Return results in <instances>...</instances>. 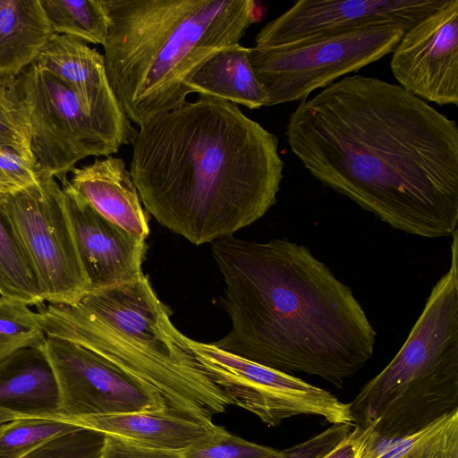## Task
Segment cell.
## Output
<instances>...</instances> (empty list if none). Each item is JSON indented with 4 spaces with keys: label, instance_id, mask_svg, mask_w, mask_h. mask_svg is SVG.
Segmentation results:
<instances>
[{
    "label": "cell",
    "instance_id": "cell-1",
    "mask_svg": "<svg viewBox=\"0 0 458 458\" xmlns=\"http://www.w3.org/2000/svg\"><path fill=\"white\" fill-rule=\"evenodd\" d=\"M292 152L324 185L425 238L458 225V125L401 86L354 74L301 100Z\"/></svg>",
    "mask_w": 458,
    "mask_h": 458
},
{
    "label": "cell",
    "instance_id": "cell-2",
    "mask_svg": "<svg viewBox=\"0 0 458 458\" xmlns=\"http://www.w3.org/2000/svg\"><path fill=\"white\" fill-rule=\"evenodd\" d=\"M231 320L216 347L337 387L374 354L376 331L350 287L304 245L227 236L212 242Z\"/></svg>",
    "mask_w": 458,
    "mask_h": 458
},
{
    "label": "cell",
    "instance_id": "cell-3",
    "mask_svg": "<svg viewBox=\"0 0 458 458\" xmlns=\"http://www.w3.org/2000/svg\"><path fill=\"white\" fill-rule=\"evenodd\" d=\"M131 143L143 207L193 244L233 235L276 202L278 138L233 103L199 95L140 125Z\"/></svg>",
    "mask_w": 458,
    "mask_h": 458
},
{
    "label": "cell",
    "instance_id": "cell-4",
    "mask_svg": "<svg viewBox=\"0 0 458 458\" xmlns=\"http://www.w3.org/2000/svg\"><path fill=\"white\" fill-rule=\"evenodd\" d=\"M109 83L137 125L185 103L193 72L256 22L252 0H102Z\"/></svg>",
    "mask_w": 458,
    "mask_h": 458
},
{
    "label": "cell",
    "instance_id": "cell-5",
    "mask_svg": "<svg viewBox=\"0 0 458 458\" xmlns=\"http://www.w3.org/2000/svg\"><path fill=\"white\" fill-rule=\"evenodd\" d=\"M405 343L349 403L353 426L403 436L458 410V231Z\"/></svg>",
    "mask_w": 458,
    "mask_h": 458
},
{
    "label": "cell",
    "instance_id": "cell-6",
    "mask_svg": "<svg viewBox=\"0 0 458 458\" xmlns=\"http://www.w3.org/2000/svg\"><path fill=\"white\" fill-rule=\"evenodd\" d=\"M170 346L147 347L122 335L80 304L71 308L69 338L106 357L162 409L201 423H212L229 401L203 370L191 339L168 324Z\"/></svg>",
    "mask_w": 458,
    "mask_h": 458
},
{
    "label": "cell",
    "instance_id": "cell-7",
    "mask_svg": "<svg viewBox=\"0 0 458 458\" xmlns=\"http://www.w3.org/2000/svg\"><path fill=\"white\" fill-rule=\"evenodd\" d=\"M405 31L395 23H378L281 45L254 46L250 47V62L267 93L266 106L301 101L391 53Z\"/></svg>",
    "mask_w": 458,
    "mask_h": 458
},
{
    "label": "cell",
    "instance_id": "cell-8",
    "mask_svg": "<svg viewBox=\"0 0 458 458\" xmlns=\"http://www.w3.org/2000/svg\"><path fill=\"white\" fill-rule=\"evenodd\" d=\"M13 81L27 112L37 174L64 183L80 160L119 151L121 147L57 78L31 64Z\"/></svg>",
    "mask_w": 458,
    "mask_h": 458
},
{
    "label": "cell",
    "instance_id": "cell-9",
    "mask_svg": "<svg viewBox=\"0 0 458 458\" xmlns=\"http://www.w3.org/2000/svg\"><path fill=\"white\" fill-rule=\"evenodd\" d=\"M33 267L44 302L72 304L88 289L64 203L53 176L4 194L0 204Z\"/></svg>",
    "mask_w": 458,
    "mask_h": 458
},
{
    "label": "cell",
    "instance_id": "cell-10",
    "mask_svg": "<svg viewBox=\"0 0 458 458\" xmlns=\"http://www.w3.org/2000/svg\"><path fill=\"white\" fill-rule=\"evenodd\" d=\"M208 377L230 404L257 416L268 427L298 415H312L331 424H352L349 403L330 392L279 371L191 340Z\"/></svg>",
    "mask_w": 458,
    "mask_h": 458
},
{
    "label": "cell",
    "instance_id": "cell-11",
    "mask_svg": "<svg viewBox=\"0 0 458 458\" xmlns=\"http://www.w3.org/2000/svg\"><path fill=\"white\" fill-rule=\"evenodd\" d=\"M42 347L56 381L60 414L81 417L164 410L97 351L49 335Z\"/></svg>",
    "mask_w": 458,
    "mask_h": 458
},
{
    "label": "cell",
    "instance_id": "cell-12",
    "mask_svg": "<svg viewBox=\"0 0 458 458\" xmlns=\"http://www.w3.org/2000/svg\"><path fill=\"white\" fill-rule=\"evenodd\" d=\"M392 52L399 86L428 103L458 105V0L405 31Z\"/></svg>",
    "mask_w": 458,
    "mask_h": 458
},
{
    "label": "cell",
    "instance_id": "cell-13",
    "mask_svg": "<svg viewBox=\"0 0 458 458\" xmlns=\"http://www.w3.org/2000/svg\"><path fill=\"white\" fill-rule=\"evenodd\" d=\"M447 0H300L267 22L255 47L294 42L357 27L395 23L407 31Z\"/></svg>",
    "mask_w": 458,
    "mask_h": 458
},
{
    "label": "cell",
    "instance_id": "cell-14",
    "mask_svg": "<svg viewBox=\"0 0 458 458\" xmlns=\"http://www.w3.org/2000/svg\"><path fill=\"white\" fill-rule=\"evenodd\" d=\"M63 197L76 250L93 292L141 278L146 240L138 238L99 215L68 185Z\"/></svg>",
    "mask_w": 458,
    "mask_h": 458
},
{
    "label": "cell",
    "instance_id": "cell-15",
    "mask_svg": "<svg viewBox=\"0 0 458 458\" xmlns=\"http://www.w3.org/2000/svg\"><path fill=\"white\" fill-rule=\"evenodd\" d=\"M33 64L66 85L120 147L131 143L137 130L111 88L102 54L80 38L54 33Z\"/></svg>",
    "mask_w": 458,
    "mask_h": 458
},
{
    "label": "cell",
    "instance_id": "cell-16",
    "mask_svg": "<svg viewBox=\"0 0 458 458\" xmlns=\"http://www.w3.org/2000/svg\"><path fill=\"white\" fill-rule=\"evenodd\" d=\"M77 302L138 344L157 350L170 346V310L158 299L147 276L88 292Z\"/></svg>",
    "mask_w": 458,
    "mask_h": 458
},
{
    "label": "cell",
    "instance_id": "cell-17",
    "mask_svg": "<svg viewBox=\"0 0 458 458\" xmlns=\"http://www.w3.org/2000/svg\"><path fill=\"white\" fill-rule=\"evenodd\" d=\"M71 189L99 215L129 233L146 240L148 218L124 161L113 156L74 167Z\"/></svg>",
    "mask_w": 458,
    "mask_h": 458
},
{
    "label": "cell",
    "instance_id": "cell-18",
    "mask_svg": "<svg viewBox=\"0 0 458 458\" xmlns=\"http://www.w3.org/2000/svg\"><path fill=\"white\" fill-rule=\"evenodd\" d=\"M52 419L66 420L81 428L135 445L179 452L221 428L213 422H197L165 410L81 417H66L56 412Z\"/></svg>",
    "mask_w": 458,
    "mask_h": 458
},
{
    "label": "cell",
    "instance_id": "cell-19",
    "mask_svg": "<svg viewBox=\"0 0 458 458\" xmlns=\"http://www.w3.org/2000/svg\"><path fill=\"white\" fill-rule=\"evenodd\" d=\"M42 344L0 361V426L59 411L56 381Z\"/></svg>",
    "mask_w": 458,
    "mask_h": 458
},
{
    "label": "cell",
    "instance_id": "cell-20",
    "mask_svg": "<svg viewBox=\"0 0 458 458\" xmlns=\"http://www.w3.org/2000/svg\"><path fill=\"white\" fill-rule=\"evenodd\" d=\"M190 94L220 98L249 109L266 106L267 93L250 62V47L222 48L203 61L188 82Z\"/></svg>",
    "mask_w": 458,
    "mask_h": 458
},
{
    "label": "cell",
    "instance_id": "cell-21",
    "mask_svg": "<svg viewBox=\"0 0 458 458\" xmlns=\"http://www.w3.org/2000/svg\"><path fill=\"white\" fill-rule=\"evenodd\" d=\"M53 34L40 0H0V81L33 64Z\"/></svg>",
    "mask_w": 458,
    "mask_h": 458
},
{
    "label": "cell",
    "instance_id": "cell-22",
    "mask_svg": "<svg viewBox=\"0 0 458 458\" xmlns=\"http://www.w3.org/2000/svg\"><path fill=\"white\" fill-rule=\"evenodd\" d=\"M357 428L360 458H458V410L403 436Z\"/></svg>",
    "mask_w": 458,
    "mask_h": 458
},
{
    "label": "cell",
    "instance_id": "cell-23",
    "mask_svg": "<svg viewBox=\"0 0 458 458\" xmlns=\"http://www.w3.org/2000/svg\"><path fill=\"white\" fill-rule=\"evenodd\" d=\"M0 295L30 306L44 303L30 259L1 206Z\"/></svg>",
    "mask_w": 458,
    "mask_h": 458
},
{
    "label": "cell",
    "instance_id": "cell-24",
    "mask_svg": "<svg viewBox=\"0 0 458 458\" xmlns=\"http://www.w3.org/2000/svg\"><path fill=\"white\" fill-rule=\"evenodd\" d=\"M53 33L103 46L108 19L102 0H40Z\"/></svg>",
    "mask_w": 458,
    "mask_h": 458
},
{
    "label": "cell",
    "instance_id": "cell-25",
    "mask_svg": "<svg viewBox=\"0 0 458 458\" xmlns=\"http://www.w3.org/2000/svg\"><path fill=\"white\" fill-rule=\"evenodd\" d=\"M79 426L63 420L23 418L0 426V458H21L32 449Z\"/></svg>",
    "mask_w": 458,
    "mask_h": 458
},
{
    "label": "cell",
    "instance_id": "cell-26",
    "mask_svg": "<svg viewBox=\"0 0 458 458\" xmlns=\"http://www.w3.org/2000/svg\"><path fill=\"white\" fill-rule=\"evenodd\" d=\"M46 336L30 305L0 295V361L19 350L40 346Z\"/></svg>",
    "mask_w": 458,
    "mask_h": 458
},
{
    "label": "cell",
    "instance_id": "cell-27",
    "mask_svg": "<svg viewBox=\"0 0 458 458\" xmlns=\"http://www.w3.org/2000/svg\"><path fill=\"white\" fill-rule=\"evenodd\" d=\"M13 81H0V147L36 164L27 112Z\"/></svg>",
    "mask_w": 458,
    "mask_h": 458
},
{
    "label": "cell",
    "instance_id": "cell-28",
    "mask_svg": "<svg viewBox=\"0 0 458 458\" xmlns=\"http://www.w3.org/2000/svg\"><path fill=\"white\" fill-rule=\"evenodd\" d=\"M280 450L247 441L221 428L182 451V458H272Z\"/></svg>",
    "mask_w": 458,
    "mask_h": 458
},
{
    "label": "cell",
    "instance_id": "cell-29",
    "mask_svg": "<svg viewBox=\"0 0 458 458\" xmlns=\"http://www.w3.org/2000/svg\"><path fill=\"white\" fill-rule=\"evenodd\" d=\"M104 440L100 432L79 428L43 443L21 458H98Z\"/></svg>",
    "mask_w": 458,
    "mask_h": 458
},
{
    "label": "cell",
    "instance_id": "cell-30",
    "mask_svg": "<svg viewBox=\"0 0 458 458\" xmlns=\"http://www.w3.org/2000/svg\"><path fill=\"white\" fill-rule=\"evenodd\" d=\"M38 182L36 164L0 147V192L6 194Z\"/></svg>",
    "mask_w": 458,
    "mask_h": 458
},
{
    "label": "cell",
    "instance_id": "cell-31",
    "mask_svg": "<svg viewBox=\"0 0 458 458\" xmlns=\"http://www.w3.org/2000/svg\"><path fill=\"white\" fill-rule=\"evenodd\" d=\"M352 427V424H332L331 427L312 437L287 449L280 450L272 458H320L344 439Z\"/></svg>",
    "mask_w": 458,
    "mask_h": 458
},
{
    "label": "cell",
    "instance_id": "cell-32",
    "mask_svg": "<svg viewBox=\"0 0 458 458\" xmlns=\"http://www.w3.org/2000/svg\"><path fill=\"white\" fill-rule=\"evenodd\" d=\"M98 458H182V452L157 449L135 445L105 436Z\"/></svg>",
    "mask_w": 458,
    "mask_h": 458
},
{
    "label": "cell",
    "instance_id": "cell-33",
    "mask_svg": "<svg viewBox=\"0 0 458 458\" xmlns=\"http://www.w3.org/2000/svg\"><path fill=\"white\" fill-rule=\"evenodd\" d=\"M360 429L353 426L344 439L320 458H360Z\"/></svg>",
    "mask_w": 458,
    "mask_h": 458
},
{
    "label": "cell",
    "instance_id": "cell-34",
    "mask_svg": "<svg viewBox=\"0 0 458 458\" xmlns=\"http://www.w3.org/2000/svg\"><path fill=\"white\" fill-rule=\"evenodd\" d=\"M4 200V194L0 192V204Z\"/></svg>",
    "mask_w": 458,
    "mask_h": 458
}]
</instances>
